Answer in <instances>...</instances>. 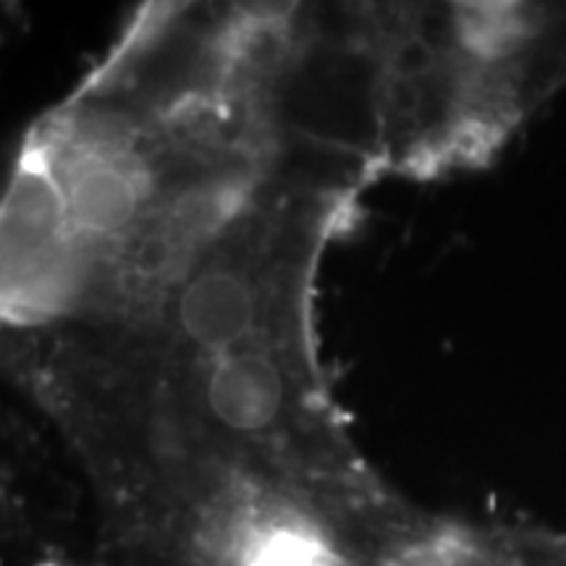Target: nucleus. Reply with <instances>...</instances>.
Segmentation results:
<instances>
[{
	"instance_id": "1",
	"label": "nucleus",
	"mask_w": 566,
	"mask_h": 566,
	"mask_svg": "<svg viewBox=\"0 0 566 566\" xmlns=\"http://www.w3.org/2000/svg\"><path fill=\"white\" fill-rule=\"evenodd\" d=\"M129 63L108 51L0 179V331L145 321L271 181L221 87Z\"/></svg>"
},
{
	"instance_id": "2",
	"label": "nucleus",
	"mask_w": 566,
	"mask_h": 566,
	"mask_svg": "<svg viewBox=\"0 0 566 566\" xmlns=\"http://www.w3.org/2000/svg\"><path fill=\"white\" fill-rule=\"evenodd\" d=\"M21 17H24V11H21L19 6L0 3V42H3L6 38H11V34L19 32Z\"/></svg>"
}]
</instances>
